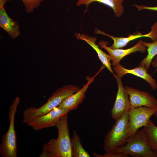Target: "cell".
Here are the masks:
<instances>
[{
    "label": "cell",
    "mask_w": 157,
    "mask_h": 157,
    "mask_svg": "<svg viewBox=\"0 0 157 157\" xmlns=\"http://www.w3.org/2000/svg\"><path fill=\"white\" fill-rule=\"evenodd\" d=\"M68 114L63 116L56 126L58 130L57 138L51 139L44 144L39 157H72Z\"/></svg>",
    "instance_id": "6da1fadb"
},
{
    "label": "cell",
    "mask_w": 157,
    "mask_h": 157,
    "mask_svg": "<svg viewBox=\"0 0 157 157\" xmlns=\"http://www.w3.org/2000/svg\"><path fill=\"white\" fill-rule=\"evenodd\" d=\"M113 150L133 157H157V152L151 149L144 128L128 137L123 144Z\"/></svg>",
    "instance_id": "7a4b0ae2"
},
{
    "label": "cell",
    "mask_w": 157,
    "mask_h": 157,
    "mask_svg": "<svg viewBox=\"0 0 157 157\" xmlns=\"http://www.w3.org/2000/svg\"><path fill=\"white\" fill-rule=\"evenodd\" d=\"M80 88L72 85H65L56 90L49 98L47 102L40 107L27 108L23 112V122L28 124L35 118L45 114L58 106L66 98L76 92Z\"/></svg>",
    "instance_id": "3957f363"
},
{
    "label": "cell",
    "mask_w": 157,
    "mask_h": 157,
    "mask_svg": "<svg viewBox=\"0 0 157 157\" xmlns=\"http://www.w3.org/2000/svg\"><path fill=\"white\" fill-rule=\"evenodd\" d=\"M20 100L19 97H16L9 109V127L7 131L2 137L0 145V153L2 157L17 156L18 147L14 119Z\"/></svg>",
    "instance_id": "277c9868"
},
{
    "label": "cell",
    "mask_w": 157,
    "mask_h": 157,
    "mask_svg": "<svg viewBox=\"0 0 157 157\" xmlns=\"http://www.w3.org/2000/svg\"><path fill=\"white\" fill-rule=\"evenodd\" d=\"M129 109L116 122L106 135L104 141L105 151H109L123 144L128 137Z\"/></svg>",
    "instance_id": "5b68a950"
},
{
    "label": "cell",
    "mask_w": 157,
    "mask_h": 157,
    "mask_svg": "<svg viewBox=\"0 0 157 157\" xmlns=\"http://www.w3.org/2000/svg\"><path fill=\"white\" fill-rule=\"evenodd\" d=\"M157 109L140 106L130 108L128 127V137L134 134L140 128L147 125L151 117Z\"/></svg>",
    "instance_id": "8992f818"
},
{
    "label": "cell",
    "mask_w": 157,
    "mask_h": 157,
    "mask_svg": "<svg viewBox=\"0 0 157 157\" xmlns=\"http://www.w3.org/2000/svg\"><path fill=\"white\" fill-rule=\"evenodd\" d=\"M70 111L67 108L58 106L48 113L35 118L27 124L36 131L56 126L63 116Z\"/></svg>",
    "instance_id": "52a82bcc"
},
{
    "label": "cell",
    "mask_w": 157,
    "mask_h": 157,
    "mask_svg": "<svg viewBox=\"0 0 157 157\" xmlns=\"http://www.w3.org/2000/svg\"><path fill=\"white\" fill-rule=\"evenodd\" d=\"M113 75L117 82L118 89L110 114L112 119L116 120L130 108V101L129 94L122 84V77L114 73Z\"/></svg>",
    "instance_id": "ba28073f"
},
{
    "label": "cell",
    "mask_w": 157,
    "mask_h": 157,
    "mask_svg": "<svg viewBox=\"0 0 157 157\" xmlns=\"http://www.w3.org/2000/svg\"><path fill=\"white\" fill-rule=\"evenodd\" d=\"M143 41L140 40L134 46L126 49H113L108 47L109 43L107 41L101 40L98 43L100 47L108 52L111 65L113 66L119 64L120 61L125 56L132 53L139 51L144 53L147 50V47L142 44Z\"/></svg>",
    "instance_id": "9c48e42d"
},
{
    "label": "cell",
    "mask_w": 157,
    "mask_h": 157,
    "mask_svg": "<svg viewBox=\"0 0 157 157\" xmlns=\"http://www.w3.org/2000/svg\"><path fill=\"white\" fill-rule=\"evenodd\" d=\"M125 88L129 95L130 108L145 106L157 109V99L149 93L128 86Z\"/></svg>",
    "instance_id": "30bf717a"
},
{
    "label": "cell",
    "mask_w": 157,
    "mask_h": 157,
    "mask_svg": "<svg viewBox=\"0 0 157 157\" xmlns=\"http://www.w3.org/2000/svg\"><path fill=\"white\" fill-rule=\"evenodd\" d=\"M113 70L116 74L122 77L126 74H130L140 77L146 81L154 90L157 89V83L156 79L147 72V70L143 67L139 66L134 69H126L119 64L113 66Z\"/></svg>",
    "instance_id": "8fae6325"
},
{
    "label": "cell",
    "mask_w": 157,
    "mask_h": 157,
    "mask_svg": "<svg viewBox=\"0 0 157 157\" xmlns=\"http://www.w3.org/2000/svg\"><path fill=\"white\" fill-rule=\"evenodd\" d=\"M99 72L92 77L87 76L86 83L84 85L81 89L65 99L59 106L67 108L70 110L77 108L79 105L83 101L85 96V93L89 85L93 82L94 78Z\"/></svg>",
    "instance_id": "7c38bea8"
},
{
    "label": "cell",
    "mask_w": 157,
    "mask_h": 157,
    "mask_svg": "<svg viewBox=\"0 0 157 157\" xmlns=\"http://www.w3.org/2000/svg\"><path fill=\"white\" fill-rule=\"evenodd\" d=\"M74 36L78 40H82L85 42L96 52L98 58L103 65L111 73L114 74L111 68V63L109 55L106 54L99 48L96 42L97 38L92 36H90L88 34L76 33Z\"/></svg>",
    "instance_id": "4fadbf2b"
},
{
    "label": "cell",
    "mask_w": 157,
    "mask_h": 157,
    "mask_svg": "<svg viewBox=\"0 0 157 157\" xmlns=\"http://www.w3.org/2000/svg\"><path fill=\"white\" fill-rule=\"evenodd\" d=\"M4 4L0 3V26L13 39L20 34L19 27L17 22L11 18L4 8Z\"/></svg>",
    "instance_id": "5bb4252c"
},
{
    "label": "cell",
    "mask_w": 157,
    "mask_h": 157,
    "mask_svg": "<svg viewBox=\"0 0 157 157\" xmlns=\"http://www.w3.org/2000/svg\"><path fill=\"white\" fill-rule=\"evenodd\" d=\"M94 33L96 34L104 35L109 37L112 39L113 43L110 47L113 49H120L125 46L130 41L141 37H149L151 38L152 35L150 32L147 34H142L138 33L136 34L130 35L126 37H117L107 34L99 29L96 28L94 30Z\"/></svg>",
    "instance_id": "9a60e30c"
},
{
    "label": "cell",
    "mask_w": 157,
    "mask_h": 157,
    "mask_svg": "<svg viewBox=\"0 0 157 157\" xmlns=\"http://www.w3.org/2000/svg\"><path fill=\"white\" fill-rule=\"evenodd\" d=\"M124 0H77L76 6H79L85 5L86 8V13L88 10L89 5L95 2L104 4L113 10L115 16L119 17L122 15L124 11V7L122 4Z\"/></svg>",
    "instance_id": "2e32d148"
},
{
    "label": "cell",
    "mask_w": 157,
    "mask_h": 157,
    "mask_svg": "<svg viewBox=\"0 0 157 157\" xmlns=\"http://www.w3.org/2000/svg\"><path fill=\"white\" fill-rule=\"evenodd\" d=\"M72 157H90V156L82 147L80 137L76 131L74 130L71 138Z\"/></svg>",
    "instance_id": "e0dca14e"
},
{
    "label": "cell",
    "mask_w": 157,
    "mask_h": 157,
    "mask_svg": "<svg viewBox=\"0 0 157 157\" xmlns=\"http://www.w3.org/2000/svg\"><path fill=\"white\" fill-rule=\"evenodd\" d=\"M142 43L147 47L148 54L140 62L139 66L144 67L148 70L153 58L157 55V41L152 42H144Z\"/></svg>",
    "instance_id": "ac0fdd59"
},
{
    "label": "cell",
    "mask_w": 157,
    "mask_h": 157,
    "mask_svg": "<svg viewBox=\"0 0 157 157\" xmlns=\"http://www.w3.org/2000/svg\"><path fill=\"white\" fill-rule=\"evenodd\" d=\"M143 128L147 134L151 149L157 152V126L150 119L147 125Z\"/></svg>",
    "instance_id": "d6986e66"
},
{
    "label": "cell",
    "mask_w": 157,
    "mask_h": 157,
    "mask_svg": "<svg viewBox=\"0 0 157 157\" xmlns=\"http://www.w3.org/2000/svg\"><path fill=\"white\" fill-rule=\"evenodd\" d=\"M25 7L26 12L28 13L33 12L38 8L44 0H21Z\"/></svg>",
    "instance_id": "ffe728a7"
},
{
    "label": "cell",
    "mask_w": 157,
    "mask_h": 157,
    "mask_svg": "<svg viewBox=\"0 0 157 157\" xmlns=\"http://www.w3.org/2000/svg\"><path fill=\"white\" fill-rule=\"evenodd\" d=\"M93 155L95 157H129V156L122 153L116 152L114 150L106 152L104 154L101 155L95 152L92 153Z\"/></svg>",
    "instance_id": "44dd1931"
},
{
    "label": "cell",
    "mask_w": 157,
    "mask_h": 157,
    "mask_svg": "<svg viewBox=\"0 0 157 157\" xmlns=\"http://www.w3.org/2000/svg\"><path fill=\"white\" fill-rule=\"evenodd\" d=\"M133 6H135L137 9L139 11L143 10H148L157 11V6H147L144 5H139L136 4H134Z\"/></svg>",
    "instance_id": "7402d4cb"
},
{
    "label": "cell",
    "mask_w": 157,
    "mask_h": 157,
    "mask_svg": "<svg viewBox=\"0 0 157 157\" xmlns=\"http://www.w3.org/2000/svg\"><path fill=\"white\" fill-rule=\"evenodd\" d=\"M151 64L154 68H156L155 72H156L157 71V55L155 57L154 60L152 61Z\"/></svg>",
    "instance_id": "603a6c76"
},
{
    "label": "cell",
    "mask_w": 157,
    "mask_h": 157,
    "mask_svg": "<svg viewBox=\"0 0 157 157\" xmlns=\"http://www.w3.org/2000/svg\"><path fill=\"white\" fill-rule=\"evenodd\" d=\"M153 115L156 117H157V109L154 113Z\"/></svg>",
    "instance_id": "cb8c5ba5"
},
{
    "label": "cell",
    "mask_w": 157,
    "mask_h": 157,
    "mask_svg": "<svg viewBox=\"0 0 157 157\" xmlns=\"http://www.w3.org/2000/svg\"><path fill=\"white\" fill-rule=\"evenodd\" d=\"M10 0H0V2H3L6 3V1H10Z\"/></svg>",
    "instance_id": "d4e9b609"
}]
</instances>
